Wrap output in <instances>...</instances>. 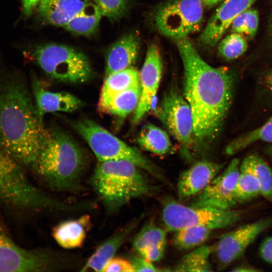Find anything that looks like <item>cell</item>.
Masks as SVG:
<instances>
[{"label": "cell", "mask_w": 272, "mask_h": 272, "mask_svg": "<svg viewBox=\"0 0 272 272\" xmlns=\"http://www.w3.org/2000/svg\"><path fill=\"white\" fill-rule=\"evenodd\" d=\"M177 46L184 67L185 99L192 113L193 137L211 142L219 134L231 107L233 76L227 67L208 64L186 38L178 39Z\"/></svg>", "instance_id": "cell-1"}, {"label": "cell", "mask_w": 272, "mask_h": 272, "mask_svg": "<svg viewBox=\"0 0 272 272\" xmlns=\"http://www.w3.org/2000/svg\"><path fill=\"white\" fill-rule=\"evenodd\" d=\"M47 132L22 76L0 72V149L33 169Z\"/></svg>", "instance_id": "cell-2"}, {"label": "cell", "mask_w": 272, "mask_h": 272, "mask_svg": "<svg viewBox=\"0 0 272 272\" xmlns=\"http://www.w3.org/2000/svg\"><path fill=\"white\" fill-rule=\"evenodd\" d=\"M86 165L79 145L60 131L47 132L33 169L52 189L76 188Z\"/></svg>", "instance_id": "cell-3"}, {"label": "cell", "mask_w": 272, "mask_h": 272, "mask_svg": "<svg viewBox=\"0 0 272 272\" xmlns=\"http://www.w3.org/2000/svg\"><path fill=\"white\" fill-rule=\"evenodd\" d=\"M141 169L126 160L99 162L91 183L107 212H115L131 199L156 191V186Z\"/></svg>", "instance_id": "cell-4"}, {"label": "cell", "mask_w": 272, "mask_h": 272, "mask_svg": "<svg viewBox=\"0 0 272 272\" xmlns=\"http://www.w3.org/2000/svg\"><path fill=\"white\" fill-rule=\"evenodd\" d=\"M0 203L16 212L70 211L72 205L55 199L30 182L23 167L0 149Z\"/></svg>", "instance_id": "cell-5"}, {"label": "cell", "mask_w": 272, "mask_h": 272, "mask_svg": "<svg viewBox=\"0 0 272 272\" xmlns=\"http://www.w3.org/2000/svg\"><path fill=\"white\" fill-rule=\"evenodd\" d=\"M74 127L87 143L99 162L126 160L167 182L162 172L138 149L130 147L95 122L85 119L74 123Z\"/></svg>", "instance_id": "cell-6"}, {"label": "cell", "mask_w": 272, "mask_h": 272, "mask_svg": "<svg viewBox=\"0 0 272 272\" xmlns=\"http://www.w3.org/2000/svg\"><path fill=\"white\" fill-rule=\"evenodd\" d=\"M34 56L45 74L57 81L82 83L89 80L92 75L91 64L86 56L66 45L45 44L38 47Z\"/></svg>", "instance_id": "cell-7"}, {"label": "cell", "mask_w": 272, "mask_h": 272, "mask_svg": "<svg viewBox=\"0 0 272 272\" xmlns=\"http://www.w3.org/2000/svg\"><path fill=\"white\" fill-rule=\"evenodd\" d=\"M242 213L233 210H221L185 206L172 198L162 202V217L166 229L176 232L191 226H205L212 230L230 226L240 220Z\"/></svg>", "instance_id": "cell-8"}, {"label": "cell", "mask_w": 272, "mask_h": 272, "mask_svg": "<svg viewBox=\"0 0 272 272\" xmlns=\"http://www.w3.org/2000/svg\"><path fill=\"white\" fill-rule=\"evenodd\" d=\"M202 16L201 0H172L156 12L155 25L167 37L184 39L199 29Z\"/></svg>", "instance_id": "cell-9"}, {"label": "cell", "mask_w": 272, "mask_h": 272, "mask_svg": "<svg viewBox=\"0 0 272 272\" xmlns=\"http://www.w3.org/2000/svg\"><path fill=\"white\" fill-rule=\"evenodd\" d=\"M53 263L46 252L16 243L0 219V271H44L53 268Z\"/></svg>", "instance_id": "cell-10"}, {"label": "cell", "mask_w": 272, "mask_h": 272, "mask_svg": "<svg viewBox=\"0 0 272 272\" xmlns=\"http://www.w3.org/2000/svg\"><path fill=\"white\" fill-rule=\"evenodd\" d=\"M272 226V217L240 226L224 234L214 246L219 270L240 258L262 232Z\"/></svg>", "instance_id": "cell-11"}, {"label": "cell", "mask_w": 272, "mask_h": 272, "mask_svg": "<svg viewBox=\"0 0 272 272\" xmlns=\"http://www.w3.org/2000/svg\"><path fill=\"white\" fill-rule=\"evenodd\" d=\"M238 159H233L199 193L190 206L221 210H232L237 203L235 190L240 172Z\"/></svg>", "instance_id": "cell-12"}, {"label": "cell", "mask_w": 272, "mask_h": 272, "mask_svg": "<svg viewBox=\"0 0 272 272\" xmlns=\"http://www.w3.org/2000/svg\"><path fill=\"white\" fill-rule=\"evenodd\" d=\"M162 109L163 118L170 132L184 149L188 148L193 138V121L186 100L176 91H170L164 95Z\"/></svg>", "instance_id": "cell-13"}, {"label": "cell", "mask_w": 272, "mask_h": 272, "mask_svg": "<svg viewBox=\"0 0 272 272\" xmlns=\"http://www.w3.org/2000/svg\"><path fill=\"white\" fill-rule=\"evenodd\" d=\"M162 72L160 52L155 44L149 46L140 73L141 95L135 110L133 123L136 124L148 112L157 92Z\"/></svg>", "instance_id": "cell-14"}, {"label": "cell", "mask_w": 272, "mask_h": 272, "mask_svg": "<svg viewBox=\"0 0 272 272\" xmlns=\"http://www.w3.org/2000/svg\"><path fill=\"white\" fill-rule=\"evenodd\" d=\"M256 0H225L216 9L199 37L206 46L215 45L241 13L250 8Z\"/></svg>", "instance_id": "cell-15"}, {"label": "cell", "mask_w": 272, "mask_h": 272, "mask_svg": "<svg viewBox=\"0 0 272 272\" xmlns=\"http://www.w3.org/2000/svg\"><path fill=\"white\" fill-rule=\"evenodd\" d=\"M225 163L202 160L184 171L177 182V194L181 202L199 193L224 167Z\"/></svg>", "instance_id": "cell-16"}, {"label": "cell", "mask_w": 272, "mask_h": 272, "mask_svg": "<svg viewBox=\"0 0 272 272\" xmlns=\"http://www.w3.org/2000/svg\"><path fill=\"white\" fill-rule=\"evenodd\" d=\"M32 89L37 112L42 120L46 113L72 112L82 106V102L76 96L66 92L47 90L36 78L32 80Z\"/></svg>", "instance_id": "cell-17"}, {"label": "cell", "mask_w": 272, "mask_h": 272, "mask_svg": "<svg viewBox=\"0 0 272 272\" xmlns=\"http://www.w3.org/2000/svg\"><path fill=\"white\" fill-rule=\"evenodd\" d=\"M89 3V0H41L38 14L45 22L63 27Z\"/></svg>", "instance_id": "cell-18"}, {"label": "cell", "mask_w": 272, "mask_h": 272, "mask_svg": "<svg viewBox=\"0 0 272 272\" xmlns=\"http://www.w3.org/2000/svg\"><path fill=\"white\" fill-rule=\"evenodd\" d=\"M139 48L138 37L131 34L112 45L106 56V76L130 67L138 57Z\"/></svg>", "instance_id": "cell-19"}, {"label": "cell", "mask_w": 272, "mask_h": 272, "mask_svg": "<svg viewBox=\"0 0 272 272\" xmlns=\"http://www.w3.org/2000/svg\"><path fill=\"white\" fill-rule=\"evenodd\" d=\"M90 225V217L85 215L78 219L63 221L53 229L52 236L61 247L74 249L82 246Z\"/></svg>", "instance_id": "cell-20"}, {"label": "cell", "mask_w": 272, "mask_h": 272, "mask_svg": "<svg viewBox=\"0 0 272 272\" xmlns=\"http://www.w3.org/2000/svg\"><path fill=\"white\" fill-rule=\"evenodd\" d=\"M135 224L133 223L128 225L100 244L88 259L81 271H102L105 264L114 257Z\"/></svg>", "instance_id": "cell-21"}, {"label": "cell", "mask_w": 272, "mask_h": 272, "mask_svg": "<svg viewBox=\"0 0 272 272\" xmlns=\"http://www.w3.org/2000/svg\"><path fill=\"white\" fill-rule=\"evenodd\" d=\"M141 95L139 86L116 93L109 97L99 99V111L124 119L137 108Z\"/></svg>", "instance_id": "cell-22"}, {"label": "cell", "mask_w": 272, "mask_h": 272, "mask_svg": "<svg viewBox=\"0 0 272 272\" xmlns=\"http://www.w3.org/2000/svg\"><path fill=\"white\" fill-rule=\"evenodd\" d=\"M140 86V73L129 67L106 76L99 99L109 97L116 93Z\"/></svg>", "instance_id": "cell-23"}, {"label": "cell", "mask_w": 272, "mask_h": 272, "mask_svg": "<svg viewBox=\"0 0 272 272\" xmlns=\"http://www.w3.org/2000/svg\"><path fill=\"white\" fill-rule=\"evenodd\" d=\"M258 195H260V186L248 156L240 163L239 174L235 190V199L237 204L241 203Z\"/></svg>", "instance_id": "cell-24"}, {"label": "cell", "mask_w": 272, "mask_h": 272, "mask_svg": "<svg viewBox=\"0 0 272 272\" xmlns=\"http://www.w3.org/2000/svg\"><path fill=\"white\" fill-rule=\"evenodd\" d=\"M138 142L143 149L160 155L168 153L172 147L167 133L152 124L143 126L138 138Z\"/></svg>", "instance_id": "cell-25"}, {"label": "cell", "mask_w": 272, "mask_h": 272, "mask_svg": "<svg viewBox=\"0 0 272 272\" xmlns=\"http://www.w3.org/2000/svg\"><path fill=\"white\" fill-rule=\"evenodd\" d=\"M101 15L98 6L90 2L63 27L75 34L91 35L97 29Z\"/></svg>", "instance_id": "cell-26"}, {"label": "cell", "mask_w": 272, "mask_h": 272, "mask_svg": "<svg viewBox=\"0 0 272 272\" xmlns=\"http://www.w3.org/2000/svg\"><path fill=\"white\" fill-rule=\"evenodd\" d=\"M214 246L202 245L184 255L174 267L175 271H211L210 258Z\"/></svg>", "instance_id": "cell-27"}, {"label": "cell", "mask_w": 272, "mask_h": 272, "mask_svg": "<svg viewBox=\"0 0 272 272\" xmlns=\"http://www.w3.org/2000/svg\"><path fill=\"white\" fill-rule=\"evenodd\" d=\"M257 141L272 143V117L261 126L237 137L226 148L228 155L235 154Z\"/></svg>", "instance_id": "cell-28"}, {"label": "cell", "mask_w": 272, "mask_h": 272, "mask_svg": "<svg viewBox=\"0 0 272 272\" xmlns=\"http://www.w3.org/2000/svg\"><path fill=\"white\" fill-rule=\"evenodd\" d=\"M213 230L205 226L188 227L175 232L173 243L180 250L198 247L207 241Z\"/></svg>", "instance_id": "cell-29"}, {"label": "cell", "mask_w": 272, "mask_h": 272, "mask_svg": "<svg viewBox=\"0 0 272 272\" xmlns=\"http://www.w3.org/2000/svg\"><path fill=\"white\" fill-rule=\"evenodd\" d=\"M167 235L165 231L150 222L142 228L135 236L132 246L138 252L140 249L149 246H166Z\"/></svg>", "instance_id": "cell-30"}, {"label": "cell", "mask_w": 272, "mask_h": 272, "mask_svg": "<svg viewBox=\"0 0 272 272\" xmlns=\"http://www.w3.org/2000/svg\"><path fill=\"white\" fill-rule=\"evenodd\" d=\"M248 157L260 186V195L272 203V170L260 157L251 155Z\"/></svg>", "instance_id": "cell-31"}, {"label": "cell", "mask_w": 272, "mask_h": 272, "mask_svg": "<svg viewBox=\"0 0 272 272\" xmlns=\"http://www.w3.org/2000/svg\"><path fill=\"white\" fill-rule=\"evenodd\" d=\"M247 47V41L243 35L233 32L226 36L220 42L218 51L223 58L232 60L243 54Z\"/></svg>", "instance_id": "cell-32"}, {"label": "cell", "mask_w": 272, "mask_h": 272, "mask_svg": "<svg viewBox=\"0 0 272 272\" xmlns=\"http://www.w3.org/2000/svg\"><path fill=\"white\" fill-rule=\"evenodd\" d=\"M258 23L259 16L257 11L249 8L238 16L230 27L233 32L245 34L253 38L257 32Z\"/></svg>", "instance_id": "cell-33"}, {"label": "cell", "mask_w": 272, "mask_h": 272, "mask_svg": "<svg viewBox=\"0 0 272 272\" xmlns=\"http://www.w3.org/2000/svg\"><path fill=\"white\" fill-rule=\"evenodd\" d=\"M102 15L111 21L121 18L126 12L127 0H95Z\"/></svg>", "instance_id": "cell-34"}, {"label": "cell", "mask_w": 272, "mask_h": 272, "mask_svg": "<svg viewBox=\"0 0 272 272\" xmlns=\"http://www.w3.org/2000/svg\"><path fill=\"white\" fill-rule=\"evenodd\" d=\"M102 271H135L130 261L120 257H113L105 264Z\"/></svg>", "instance_id": "cell-35"}, {"label": "cell", "mask_w": 272, "mask_h": 272, "mask_svg": "<svg viewBox=\"0 0 272 272\" xmlns=\"http://www.w3.org/2000/svg\"><path fill=\"white\" fill-rule=\"evenodd\" d=\"M166 246L156 245L143 248L138 253L143 257L153 262L161 260L165 253Z\"/></svg>", "instance_id": "cell-36"}, {"label": "cell", "mask_w": 272, "mask_h": 272, "mask_svg": "<svg viewBox=\"0 0 272 272\" xmlns=\"http://www.w3.org/2000/svg\"><path fill=\"white\" fill-rule=\"evenodd\" d=\"M135 271H158L159 269L154 265L153 262L142 256L135 255L130 261Z\"/></svg>", "instance_id": "cell-37"}, {"label": "cell", "mask_w": 272, "mask_h": 272, "mask_svg": "<svg viewBox=\"0 0 272 272\" xmlns=\"http://www.w3.org/2000/svg\"><path fill=\"white\" fill-rule=\"evenodd\" d=\"M259 254L264 261L272 264V236L262 241L259 248Z\"/></svg>", "instance_id": "cell-38"}, {"label": "cell", "mask_w": 272, "mask_h": 272, "mask_svg": "<svg viewBox=\"0 0 272 272\" xmlns=\"http://www.w3.org/2000/svg\"><path fill=\"white\" fill-rule=\"evenodd\" d=\"M41 0H22L23 13L25 16H29Z\"/></svg>", "instance_id": "cell-39"}, {"label": "cell", "mask_w": 272, "mask_h": 272, "mask_svg": "<svg viewBox=\"0 0 272 272\" xmlns=\"http://www.w3.org/2000/svg\"><path fill=\"white\" fill-rule=\"evenodd\" d=\"M232 271H259V269H256L249 265L242 264L238 265L234 268Z\"/></svg>", "instance_id": "cell-40"}, {"label": "cell", "mask_w": 272, "mask_h": 272, "mask_svg": "<svg viewBox=\"0 0 272 272\" xmlns=\"http://www.w3.org/2000/svg\"><path fill=\"white\" fill-rule=\"evenodd\" d=\"M264 84L267 90L272 95V70L265 76L264 78Z\"/></svg>", "instance_id": "cell-41"}, {"label": "cell", "mask_w": 272, "mask_h": 272, "mask_svg": "<svg viewBox=\"0 0 272 272\" xmlns=\"http://www.w3.org/2000/svg\"><path fill=\"white\" fill-rule=\"evenodd\" d=\"M222 0H203L204 4L208 7H212Z\"/></svg>", "instance_id": "cell-42"}, {"label": "cell", "mask_w": 272, "mask_h": 272, "mask_svg": "<svg viewBox=\"0 0 272 272\" xmlns=\"http://www.w3.org/2000/svg\"><path fill=\"white\" fill-rule=\"evenodd\" d=\"M265 152L272 162V143H270L265 148Z\"/></svg>", "instance_id": "cell-43"}, {"label": "cell", "mask_w": 272, "mask_h": 272, "mask_svg": "<svg viewBox=\"0 0 272 272\" xmlns=\"http://www.w3.org/2000/svg\"><path fill=\"white\" fill-rule=\"evenodd\" d=\"M270 31H271V34H272V18H271V23H270Z\"/></svg>", "instance_id": "cell-44"}]
</instances>
